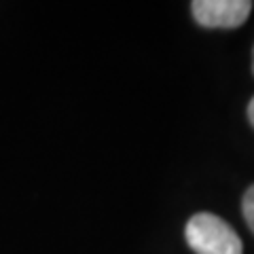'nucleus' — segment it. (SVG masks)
Segmentation results:
<instances>
[{"label": "nucleus", "mask_w": 254, "mask_h": 254, "mask_svg": "<svg viewBox=\"0 0 254 254\" xmlns=\"http://www.w3.org/2000/svg\"><path fill=\"white\" fill-rule=\"evenodd\" d=\"M242 212H244V218L248 222L250 231L254 233V185L246 190L244 201H242Z\"/></svg>", "instance_id": "3"}, {"label": "nucleus", "mask_w": 254, "mask_h": 254, "mask_svg": "<svg viewBox=\"0 0 254 254\" xmlns=\"http://www.w3.org/2000/svg\"><path fill=\"white\" fill-rule=\"evenodd\" d=\"M187 242L195 254H244L240 235L216 214L199 212L187 222Z\"/></svg>", "instance_id": "1"}, {"label": "nucleus", "mask_w": 254, "mask_h": 254, "mask_svg": "<svg viewBox=\"0 0 254 254\" xmlns=\"http://www.w3.org/2000/svg\"><path fill=\"white\" fill-rule=\"evenodd\" d=\"M248 119H250V123L254 127V98L250 100V104H248Z\"/></svg>", "instance_id": "4"}, {"label": "nucleus", "mask_w": 254, "mask_h": 254, "mask_svg": "<svg viewBox=\"0 0 254 254\" xmlns=\"http://www.w3.org/2000/svg\"><path fill=\"white\" fill-rule=\"evenodd\" d=\"M195 21L203 28H240L252 11L250 0H195Z\"/></svg>", "instance_id": "2"}, {"label": "nucleus", "mask_w": 254, "mask_h": 254, "mask_svg": "<svg viewBox=\"0 0 254 254\" xmlns=\"http://www.w3.org/2000/svg\"><path fill=\"white\" fill-rule=\"evenodd\" d=\"M252 72H254V51H252Z\"/></svg>", "instance_id": "5"}]
</instances>
